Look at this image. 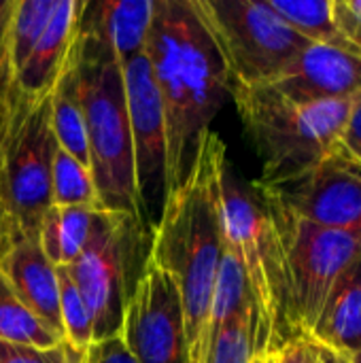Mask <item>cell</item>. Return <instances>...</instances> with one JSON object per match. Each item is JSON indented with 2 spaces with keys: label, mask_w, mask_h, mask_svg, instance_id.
Returning <instances> with one entry per match:
<instances>
[{
  "label": "cell",
  "mask_w": 361,
  "mask_h": 363,
  "mask_svg": "<svg viewBox=\"0 0 361 363\" xmlns=\"http://www.w3.org/2000/svg\"><path fill=\"white\" fill-rule=\"evenodd\" d=\"M145 53L166 117L170 194L187 179L232 74L196 0H155Z\"/></svg>",
  "instance_id": "1"
},
{
  "label": "cell",
  "mask_w": 361,
  "mask_h": 363,
  "mask_svg": "<svg viewBox=\"0 0 361 363\" xmlns=\"http://www.w3.org/2000/svg\"><path fill=\"white\" fill-rule=\"evenodd\" d=\"M228 164L223 140L204 134L187 179L168 194L153 225L149 259L177 283L187 340V363L209 359V317L226 249L221 179Z\"/></svg>",
  "instance_id": "2"
},
{
  "label": "cell",
  "mask_w": 361,
  "mask_h": 363,
  "mask_svg": "<svg viewBox=\"0 0 361 363\" xmlns=\"http://www.w3.org/2000/svg\"><path fill=\"white\" fill-rule=\"evenodd\" d=\"M221 217L228 249L238 259L260 319V355H274L300 338L294 315L285 251L272 215L253 183H245L228 162L221 179Z\"/></svg>",
  "instance_id": "3"
},
{
  "label": "cell",
  "mask_w": 361,
  "mask_h": 363,
  "mask_svg": "<svg viewBox=\"0 0 361 363\" xmlns=\"http://www.w3.org/2000/svg\"><path fill=\"white\" fill-rule=\"evenodd\" d=\"M74 70L87 125L89 172L94 177L100 208L143 219L123 66L100 45L77 36Z\"/></svg>",
  "instance_id": "4"
},
{
  "label": "cell",
  "mask_w": 361,
  "mask_h": 363,
  "mask_svg": "<svg viewBox=\"0 0 361 363\" xmlns=\"http://www.w3.org/2000/svg\"><path fill=\"white\" fill-rule=\"evenodd\" d=\"M230 96L262 160L257 181H277L328 157L353 106L349 100L298 102L274 85H232Z\"/></svg>",
  "instance_id": "5"
},
{
  "label": "cell",
  "mask_w": 361,
  "mask_h": 363,
  "mask_svg": "<svg viewBox=\"0 0 361 363\" xmlns=\"http://www.w3.org/2000/svg\"><path fill=\"white\" fill-rule=\"evenodd\" d=\"M55 151L51 96L28 98L11 85L0 98V202L23 238H38L51 206Z\"/></svg>",
  "instance_id": "6"
},
{
  "label": "cell",
  "mask_w": 361,
  "mask_h": 363,
  "mask_svg": "<svg viewBox=\"0 0 361 363\" xmlns=\"http://www.w3.org/2000/svg\"><path fill=\"white\" fill-rule=\"evenodd\" d=\"M153 230L136 215L100 211L85 251L62 266L81 291L91 319L94 342L121 334L126 306L149 264Z\"/></svg>",
  "instance_id": "7"
},
{
  "label": "cell",
  "mask_w": 361,
  "mask_h": 363,
  "mask_svg": "<svg viewBox=\"0 0 361 363\" xmlns=\"http://www.w3.org/2000/svg\"><path fill=\"white\" fill-rule=\"evenodd\" d=\"M196 6L230 68L232 85L272 83L311 45L266 0H196Z\"/></svg>",
  "instance_id": "8"
},
{
  "label": "cell",
  "mask_w": 361,
  "mask_h": 363,
  "mask_svg": "<svg viewBox=\"0 0 361 363\" xmlns=\"http://www.w3.org/2000/svg\"><path fill=\"white\" fill-rule=\"evenodd\" d=\"M264 202L283 242L296 323L300 334L309 336L332 285L361 251V236L313 225L268 198Z\"/></svg>",
  "instance_id": "9"
},
{
  "label": "cell",
  "mask_w": 361,
  "mask_h": 363,
  "mask_svg": "<svg viewBox=\"0 0 361 363\" xmlns=\"http://www.w3.org/2000/svg\"><path fill=\"white\" fill-rule=\"evenodd\" d=\"M253 185L264 198L313 225L361 236V177L334 151L296 174Z\"/></svg>",
  "instance_id": "10"
},
{
  "label": "cell",
  "mask_w": 361,
  "mask_h": 363,
  "mask_svg": "<svg viewBox=\"0 0 361 363\" xmlns=\"http://www.w3.org/2000/svg\"><path fill=\"white\" fill-rule=\"evenodd\" d=\"M138 204L153 230L168 198V138L166 117L147 53L123 64Z\"/></svg>",
  "instance_id": "11"
},
{
  "label": "cell",
  "mask_w": 361,
  "mask_h": 363,
  "mask_svg": "<svg viewBox=\"0 0 361 363\" xmlns=\"http://www.w3.org/2000/svg\"><path fill=\"white\" fill-rule=\"evenodd\" d=\"M119 338L136 363H187L185 319L177 283L151 259L126 306Z\"/></svg>",
  "instance_id": "12"
},
{
  "label": "cell",
  "mask_w": 361,
  "mask_h": 363,
  "mask_svg": "<svg viewBox=\"0 0 361 363\" xmlns=\"http://www.w3.org/2000/svg\"><path fill=\"white\" fill-rule=\"evenodd\" d=\"M268 85L298 102H353L361 96V55L311 43Z\"/></svg>",
  "instance_id": "13"
},
{
  "label": "cell",
  "mask_w": 361,
  "mask_h": 363,
  "mask_svg": "<svg viewBox=\"0 0 361 363\" xmlns=\"http://www.w3.org/2000/svg\"><path fill=\"white\" fill-rule=\"evenodd\" d=\"M155 0H83L77 36L106 49L121 66L147 49Z\"/></svg>",
  "instance_id": "14"
},
{
  "label": "cell",
  "mask_w": 361,
  "mask_h": 363,
  "mask_svg": "<svg viewBox=\"0 0 361 363\" xmlns=\"http://www.w3.org/2000/svg\"><path fill=\"white\" fill-rule=\"evenodd\" d=\"M83 0H57L55 9L34 45L28 60L13 77V85L28 98L51 96L57 81L66 72L74 47Z\"/></svg>",
  "instance_id": "15"
},
{
  "label": "cell",
  "mask_w": 361,
  "mask_h": 363,
  "mask_svg": "<svg viewBox=\"0 0 361 363\" xmlns=\"http://www.w3.org/2000/svg\"><path fill=\"white\" fill-rule=\"evenodd\" d=\"M0 274L40 321L64 336L60 319L57 266H53L43 253L38 238H17L0 264Z\"/></svg>",
  "instance_id": "16"
},
{
  "label": "cell",
  "mask_w": 361,
  "mask_h": 363,
  "mask_svg": "<svg viewBox=\"0 0 361 363\" xmlns=\"http://www.w3.org/2000/svg\"><path fill=\"white\" fill-rule=\"evenodd\" d=\"M309 338L347 357L361 353V251L332 285Z\"/></svg>",
  "instance_id": "17"
},
{
  "label": "cell",
  "mask_w": 361,
  "mask_h": 363,
  "mask_svg": "<svg viewBox=\"0 0 361 363\" xmlns=\"http://www.w3.org/2000/svg\"><path fill=\"white\" fill-rule=\"evenodd\" d=\"M98 206H49L43 215L38 242L57 268L70 266L89 245L96 228Z\"/></svg>",
  "instance_id": "18"
},
{
  "label": "cell",
  "mask_w": 361,
  "mask_h": 363,
  "mask_svg": "<svg viewBox=\"0 0 361 363\" xmlns=\"http://www.w3.org/2000/svg\"><path fill=\"white\" fill-rule=\"evenodd\" d=\"M51 128L57 149L89 168V143L83 106L77 89L74 55L51 94Z\"/></svg>",
  "instance_id": "19"
},
{
  "label": "cell",
  "mask_w": 361,
  "mask_h": 363,
  "mask_svg": "<svg viewBox=\"0 0 361 363\" xmlns=\"http://www.w3.org/2000/svg\"><path fill=\"white\" fill-rule=\"evenodd\" d=\"M268 6L300 36L357 53L340 34L334 19V0H266Z\"/></svg>",
  "instance_id": "20"
},
{
  "label": "cell",
  "mask_w": 361,
  "mask_h": 363,
  "mask_svg": "<svg viewBox=\"0 0 361 363\" xmlns=\"http://www.w3.org/2000/svg\"><path fill=\"white\" fill-rule=\"evenodd\" d=\"M0 340L13 345H28L38 349H53L64 340L62 334L40 321L11 289L0 274Z\"/></svg>",
  "instance_id": "21"
},
{
  "label": "cell",
  "mask_w": 361,
  "mask_h": 363,
  "mask_svg": "<svg viewBox=\"0 0 361 363\" xmlns=\"http://www.w3.org/2000/svg\"><path fill=\"white\" fill-rule=\"evenodd\" d=\"M257 311H245L228 319L211 338L206 363H262Z\"/></svg>",
  "instance_id": "22"
},
{
  "label": "cell",
  "mask_w": 361,
  "mask_h": 363,
  "mask_svg": "<svg viewBox=\"0 0 361 363\" xmlns=\"http://www.w3.org/2000/svg\"><path fill=\"white\" fill-rule=\"evenodd\" d=\"M51 206H98L94 177L87 166L79 164L62 149L55 151L51 166Z\"/></svg>",
  "instance_id": "23"
},
{
  "label": "cell",
  "mask_w": 361,
  "mask_h": 363,
  "mask_svg": "<svg viewBox=\"0 0 361 363\" xmlns=\"http://www.w3.org/2000/svg\"><path fill=\"white\" fill-rule=\"evenodd\" d=\"M55 2L57 0H17L11 19V34H9L13 77L32 53L34 45L38 43L55 9Z\"/></svg>",
  "instance_id": "24"
},
{
  "label": "cell",
  "mask_w": 361,
  "mask_h": 363,
  "mask_svg": "<svg viewBox=\"0 0 361 363\" xmlns=\"http://www.w3.org/2000/svg\"><path fill=\"white\" fill-rule=\"evenodd\" d=\"M57 281H60V319H62V332L64 340L72 345L79 351H87L94 345V319L91 313L68 277L64 268H57Z\"/></svg>",
  "instance_id": "25"
},
{
  "label": "cell",
  "mask_w": 361,
  "mask_h": 363,
  "mask_svg": "<svg viewBox=\"0 0 361 363\" xmlns=\"http://www.w3.org/2000/svg\"><path fill=\"white\" fill-rule=\"evenodd\" d=\"M85 351L62 342L53 349L13 345L0 340V363H83Z\"/></svg>",
  "instance_id": "26"
},
{
  "label": "cell",
  "mask_w": 361,
  "mask_h": 363,
  "mask_svg": "<svg viewBox=\"0 0 361 363\" xmlns=\"http://www.w3.org/2000/svg\"><path fill=\"white\" fill-rule=\"evenodd\" d=\"M334 153L361 177V96L353 100L345 130L334 147Z\"/></svg>",
  "instance_id": "27"
},
{
  "label": "cell",
  "mask_w": 361,
  "mask_h": 363,
  "mask_svg": "<svg viewBox=\"0 0 361 363\" xmlns=\"http://www.w3.org/2000/svg\"><path fill=\"white\" fill-rule=\"evenodd\" d=\"M334 19L340 34L361 55V0H334Z\"/></svg>",
  "instance_id": "28"
},
{
  "label": "cell",
  "mask_w": 361,
  "mask_h": 363,
  "mask_svg": "<svg viewBox=\"0 0 361 363\" xmlns=\"http://www.w3.org/2000/svg\"><path fill=\"white\" fill-rule=\"evenodd\" d=\"M15 4L17 0H0V98L13 85L9 34H11V19H13Z\"/></svg>",
  "instance_id": "29"
},
{
  "label": "cell",
  "mask_w": 361,
  "mask_h": 363,
  "mask_svg": "<svg viewBox=\"0 0 361 363\" xmlns=\"http://www.w3.org/2000/svg\"><path fill=\"white\" fill-rule=\"evenodd\" d=\"M83 363H136V359L130 355L123 340L119 336H115V338H109L102 342H94L85 351Z\"/></svg>",
  "instance_id": "30"
},
{
  "label": "cell",
  "mask_w": 361,
  "mask_h": 363,
  "mask_svg": "<svg viewBox=\"0 0 361 363\" xmlns=\"http://www.w3.org/2000/svg\"><path fill=\"white\" fill-rule=\"evenodd\" d=\"M274 363H317V353H315V342L309 336L294 338L291 342L283 345L274 355Z\"/></svg>",
  "instance_id": "31"
},
{
  "label": "cell",
  "mask_w": 361,
  "mask_h": 363,
  "mask_svg": "<svg viewBox=\"0 0 361 363\" xmlns=\"http://www.w3.org/2000/svg\"><path fill=\"white\" fill-rule=\"evenodd\" d=\"M17 238H21V234L17 232L13 219L9 217L6 208H4L2 202H0V264H2V259H4L9 247H11Z\"/></svg>",
  "instance_id": "32"
},
{
  "label": "cell",
  "mask_w": 361,
  "mask_h": 363,
  "mask_svg": "<svg viewBox=\"0 0 361 363\" xmlns=\"http://www.w3.org/2000/svg\"><path fill=\"white\" fill-rule=\"evenodd\" d=\"M315 353H317V363H351V359L347 355H343L338 351H332V349H328V347H323L319 342H315Z\"/></svg>",
  "instance_id": "33"
},
{
  "label": "cell",
  "mask_w": 361,
  "mask_h": 363,
  "mask_svg": "<svg viewBox=\"0 0 361 363\" xmlns=\"http://www.w3.org/2000/svg\"><path fill=\"white\" fill-rule=\"evenodd\" d=\"M351 359V363H361V353L360 355H355V357H349Z\"/></svg>",
  "instance_id": "34"
},
{
  "label": "cell",
  "mask_w": 361,
  "mask_h": 363,
  "mask_svg": "<svg viewBox=\"0 0 361 363\" xmlns=\"http://www.w3.org/2000/svg\"><path fill=\"white\" fill-rule=\"evenodd\" d=\"M262 363H274V362H272V355H268V357H264V359H262Z\"/></svg>",
  "instance_id": "35"
}]
</instances>
